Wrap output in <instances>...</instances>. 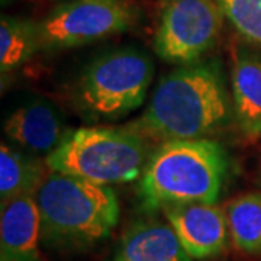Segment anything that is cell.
I'll list each match as a JSON object with an SVG mask.
<instances>
[{
	"label": "cell",
	"mask_w": 261,
	"mask_h": 261,
	"mask_svg": "<svg viewBox=\"0 0 261 261\" xmlns=\"http://www.w3.org/2000/svg\"><path fill=\"white\" fill-rule=\"evenodd\" d=\"M231 111L219 64L195 61L164 75L145 112L129 126L149 140H197L225 128Z\"/></svg>",
	"instance_id": "1"
},
{
	"label": "cell",
	"mask_w": 261,
	"mask_h": 261,
	"mask_svg": "<svg viewBox=\"0 0 261 261\" xmlns=\"http://www.w3.org/2000/svg\"><path fill=\"white\" fill-rule=\"evenodd\" d=\"M5 135L31 154H51L68 130L61 113L47 99L23 103L3 123Z\"/></svg>",
	"instance_id": "9"
},
{
	"label": "cell",
	"mask_w": 261,
	"mask_h": 261,
	"mask_svg": "<svg viewBox=\"0 0 261 261\" xmlns=\"http://www.w3.org/2000/svg\"><path fill=\"white\" fill-rule=\"evenodd\" d=\"M42 163L2 142L0 147V199L2 203L22 195H37L45 180Z\"/></svg>",
	"instance_id": "13"
},
{
	"label": "cell",
	"mask_w": 261,
	"mask_h": 261,
	"mask_svg": "<svg viewBox=\"0 0 261 261\" xmlns=\"http://www.w3.org/2000/svg\"><path fill=\"white\" fill-rule=\"evenodd\" d=\"M224 16L216 0H170L154 38L157 56L178 64L199 61L214 47Z\"/></svg>",
	"instance_id": "7"
},
{
	"label": "cell",
	"mask_w": 261,
	"mask_h": 261,
	"mask_svg": "<svg viewBox=\"0 0 261 261\" xmlns=\"http://www.w3.org/2000/svg\"><path fill=\"white\" fill-rule=\"evenodd\" d=\"M154 75L148 54L119 48L93 60L77 83V103L96 119H116L140 108Z\"/></svg>",
	"instance_id": "5"
},
{
	"label": "cell",
	"mask_w": 261,
	"mask_h": 261,
	"mask_svg": "<svg viewBox=\"0 0 261 261\" xmlns=\"http://www.w3.org/2000/svg\"><path fill=\"white\" fill-rule=\"evenodd\" d=\"M260 185H261V178H260Z\"/></svg>",
	"instance_id": "18"
},
{
	"label": "cell",
	"mask_w": 261,
	"mask_h": 261,
	"mask_svg": "<svg viewBox=\"0 0 261 261\" xmlns=\"http://www.w3.org/2000/svg\"><path fill=\"white\" fill-rule=\"evenodd\" d=\"M39 49L37 23L3 16L0 22V71L2 74L25 64Z\"/></svg>",
	"instance_id": "15"
},
{
	"label": "cell",
	"mask_w": 261,
	"mask_h": 261,
	"mask_svg": "<svg viewBox=\"0 0 261 261\" xmlns=\"http://www.w3.org/2000/svg\"><path fill=\"white\" fill-rule=\"evenodd\" d=\"M161 211L192 258L214 257L225 250L229 226L222 207L215 203L190 202L164 206Z\"/></svg>",
	"instance_id": "8"
},
{
	"label": "cell",
	"mask_w": 261,
	"mask_h": 261,
	"mask_svg": "<svg viewBox=\"0 0 261 261\" xmlns=\"http://www.w3.org/2000/svg\"><path fill=\"white\" fill-rule=\"evenodd\" d=\"M132 18L123 0H67L37 23L39 49L90 44L125 31Z\"/></svg>",
	"instance_id": "6"
},
{
	"label": "cell",
	"mask_w": 261,
	"mask_h": 261,
	"mask_svg": "<svg viewBox=\"0 0 261 261\" xmlns=\"http://www.w3.org/2000/svg\"><path fill=\"white\" fill-rule=\"evenodd\" d=\"M35 197L42 240L49 247H90L109 237L119 221L112 187L64 173L49 171Z\"/></svg>",
	"instance_id": "2"
},
{
	"label": "cell",
	"mask_w": 261,
	"mask_h": 261,
	"mask_svg": "<svg viewBox=\"0 0 261 261\" xmlns=\"http://www.w3.org/2000/svg\"><path fill=\"white\" fill-rule=\"evenodd\" d=\"M170 224L141 219L121 237L112 261H192Z\"/></svg>",
	"instance_id": "11"
},
{
	"label": "cell",
	"mask_w": 261,
	"mask_h": 261,
	"mask_svg": "<svg viewBox=\"0 0 261 261\" xmlns=\"http://www.w3.org/2000/svg\"><path fill=\"white\" fill-rule=\"evenodd\" d=\"M2 2H3V3H6V2H9V0H2Z\"/></svg>",
	"instance_id": "17"
},
{
	"label": "cell",
	"mask_w": 261,
	"mask_h": 261,
	"mask_svg": "<svg viewBox=\"0 0 261 261\" xmlns=\"http://www.w3.org/2000/svg\"><path fill=\"white\" fill-rule=\"evenodd\" d=\"M41 215L35 195H22L2 203L0 261H38Z\"/></svg>",
	"instance_id": "10"
},
{
	"label": "cell",
	"mask_w": 261,
	"mask_h": 261,
	"mask_svg": "<svg viewBox=\"0 0 261 261\" xmlns=\"http://www.w3.org/2000/svg\"><path fill=\"white\" fill-rule=\"evenodd\" d=\"M226 171V152L216 141H164L154 149L141 176L142 205L155 211L174 203H215Z\"/></svg>",
	"instance_id": "3"
},
{
	"label": "cell",
	"mask_w": 261,
	"mask_h": 261,
	"mask_svg": "<svg viewBox=\"0 0 261 261\" xmlns=\"http://www.w3.org/2000/svg\"><path fill=\"white\" fill-rule=\"evenodd\" d=\"M235 119L245 138H261V58L251 53L235 56L231 74Z\"/></svg>",
	"instance_id": "12"
},
{
	"label": "cell",
	"mask_w": 261,
	"mask_h": 261,
	"mask_svg": "<svg viewBox=\"0 0 261 261\" xmlns=\"http://www.w3.org/2000/svg\"><path fill=\"white\" fill-rule=\"evenodd\" d=\"M154 149L130 126H86L68 130L45 159L49 171L112 186L142 176Z\"/></svg>",
	"instance_id": "4"
},
{
	"label": "cell",
	"mask_w": 261,
	"mask_h": 261,
	"mask_svg": "<svg viewBox=\"0 0 261 261\" xmlns=\"http://www.w3.org/2000/svg\"><path fill=\"white\" fill-rule=\"evenodd\" d=\"M235 29L261 45V0H216Z\"/></svg>",
	"instance_id": "16"
},
{
	"label": "cell",
	"mask_w": 261,
	"mask_h": 261,
	"mask_svg": "<svg viewBox=\"0 0 261 261\" xmlns=\"http://www.w3.org/2000/svg\"><path fill=\"white\" fill-rule=\"evenodd\" d=\"M229 237L235 248L247 254H261V193H247L226 206Z\"/></svg>",
	"instance_id": "14"
}]
</instances>
